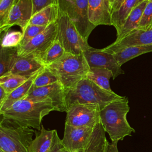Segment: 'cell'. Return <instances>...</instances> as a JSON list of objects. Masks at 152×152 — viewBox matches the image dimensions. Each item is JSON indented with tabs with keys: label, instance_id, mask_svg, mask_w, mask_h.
Segmentation results:
<instances>
[{
	"label": "cell",
	"instance_id": "6da1fadb",
	"mask_svg": "<svg viewBox=\"0 0 152 152\" xmlns=\"http://www.w3.org/2000/svg\"><path fill=\"white\" fill-rule=\"evenodd\" d=\"M55 111L49 99L35 101L23 99L14 103L1 114L2 120L11 124L40 130L43 118Z\"/></svg>",
	"mask_w": 152,
	"mask_h": 152
},
{
	"label": "cell",
	"instance_id": "7a4b0ae2",
	"mask_svg": "<svg viewBox=\"0 0 152 152\" xmlns=\"http://www.w3.org/2000/svg\"><path fill=\"white\" fill-rule=\"evenodd\" d=\"M128 99L125 96L112 101L100 110V122L112 141L123 140L135 132L128 123L126 115L129 111Z\"/></svg>",
	"mask_w": 152,
	"mask_h": 152
},
{
	"label": "cell",
	"instance_id": "3957f363",
	"mask_svg": "<svg viewBox=\"0 0 152 152\" xmlns=\"http://www.w3.org/2000/svg\"><path fill=\"white\" fill-rule=\"evenodd\" d=\"M47 67L56 75L66 91L74 87L81 80L86 78L90 69L83 53L67 52Z\"/></svg>",
	"mask_w": 152,
	"mask_h": 152
},
{
	"label": "cell",
	"instance_id": "277c9868",
	"mask_svg": "<svg viewBox=\"0 0 152 152\" xmlns=\"http://www.w3.org/2000/svg\"><path fill=\"white\" fill-rule=\"evenodd\" d=\"M122 96L97 86L87 78L81 80L76 86L66 91V108L75 103L97 104L100 110L113 100Z\"/></svg>",
	"mask_w": 152,
	"mask_h": 152
},
{
	"label": "cell",
	"instance_id": "5b68a950",
	"mask_svg": "<svg viewBox=\"0 0 152 152\" xmlns=\"http://www.w3.org/2000/svg\"><path fill=\"white\" fill-rule=\"evenodd\" d=\"M35 132L33 128L18 126L1 119L0 150L4 152H32L31 145Z\"/></svg>",
	"mask_w": 152,
	"mask_h": 152
},
{
	"label": "cell",
	"instance_id": "8992f818",
	"mask_svg": "<svg viewBox=\"0 0 152 152\" xmlns=\"http://www.w3.org/2000/svg\"><path fill=\"white\" fill-rule=\"evenodd\" d=\"M56 23V39L63 46L65 52L81 54L91 48L88 45L87 40L81 36L67 14L60 10Z\"/></svg>",
	"mask_w": 152,
	"mask_h": 152
},
{
	"label": "cell",
	"instance_id": "52a82bcc",
	"mask_svg": "<svg viewBox=\"0 0 152 152\" xmlns=\"http://www.w3.org/2000/svg\"><path fill=\"white\" fill-rule=\"evenodd\" d=\"M59 10L67 14L85 39L96 28L88 19V0H59Z\"/></svg>",
	"mask_w": 152,
	"mask_h": 152
},
{
	"label": "cell",
	"instance_id": "ba28073f",
	"mask_svg": "<svg viewBox=\"0 0 152 152\" xmlns=\"http://www.w3.org/2000/svg\"><path fill=\"white\" fill-rule=\"evenodd\" d=\"M100 107L97 104L75 103L68 107L65 124L74 126L94 127L100 119Z\"/></svg>",
	"mask_w": 152,
	"mask_h": 152
},
{
	"label": "cell",
	"instance_id": "9c48e42d",
	"mask_svg": "<svg viewBox=\"0 0 152 152\" xmlns=\"http://www.w3.org/2000/svg\"><path fill=\"white\" fill-rule=\"evenodd\" d=\"M57 34L58 26L56 21L48 26L43 31L25 45L18 46L17 48L18 56L33 55L41 59L46 50L56 39Z\"/></svg>",
	"mask_w": 152,
	"mask_h": 152
},
{
	"label": "cell",
	"instance_id": "30bf717a",
	"mask_svg": "<svg viewBox=\"0 0 152 152\" xmlns=\"http://www.w3.org/2000/svg\"><path fill=\"white\" fill-rule=\"evenodd\" d=\"M66 90L59 81L36 88H31L26 99L35 101L49 99L55 111L65 112L67 110L65 100Z\"/></svg>",
	"mask_w": 152,
	"mask_h": 152
},
{
	"label": "cell",
	"instance_id": "8fae6325",
	"mask_svg": "<svg viewBox=\"0 0 152 152\" xmlns=\"http://www.w3.org/2000/svg\"><path fill=\"white\" fill-rule=\"evenodd\" d=\"M33 14L32 0H18L12 7L7 19L0 26V31L5 33L14 25L18 26L22 31L28 24Z\"/></svg>",
	"mask_w": 152,
	"mask_h": 152
},
{
	"label": "cell",
	"instance_id": "7c38bea8",
	"mask_svg": "<svg viewBox=\"0 0 152 152\" xmlns=\"http://www.w3.org/2000/svg\"><path fill=\"white\" fill-rule=\"evenodd\" d=\"M94 128L65 124L64 137L61 140L63 146L70 151L84 149L91 138Z\"/></svg>",
	"mask_w": 152,
	"mask_h": 152
},
{
	"label": "cell",
	"instance_id": "4fadbf2b",
	"mask_svg": "<svg viewBox=\"0 0 152 152\" xmlns=\"http://www.w3.org/2000/svg\"><path fill=\"white\" fill-rule=\"evenodd\" d=\"M90 68L97 67L106 68L110 70L113 74L114 80L121 74H124V71L117 62L114 56L103 51L102 49H97L91 48L83 53Z\"/></svg>",
	"mask_w": 152,
	"mask_h": 152
},
{
	"label": "cell",
	"instance_id": "5bb4252c",
	"mask_svg": "<svg viewBox=\"0 0 152 152\" xmlns=\"http://www.w3.org/2000/svg\"><path fill=\"white\" fill-rule=\"evenodd\" d=\"M152 45V27L142 30L137 28L118 42H114L111 45L102 49L106 52L113 53L126 47L137 45Z\"/></svg>",
	"mask_w": 152,
	"mask_h": 152
},
{
	"label": "cell",
	"instance_id": "9a60e30c",
	"mask_svg": "<svg viewBox=\"0 0 152 152\" xmlns=\"http://www.w3.org/2000/svg\"><path fill=\"white\" fill-rule=\"evenodd\" d=\"M111 15L107 0H88V19L96 27L99 25L112 26Z\"/></svg>",
	"mask_w": 152,
	"mask_h": 152
},
{
	"label": "cell",
	"instance_id": "2e32d148",
	"mask_svg": "<svg viewBox=\"0 0 152 152\" xmlns=\"http://www.w3.org/2000/svg\"><path fill=\"white\" fill-rule=\"evenodd\" d=\"M46 66L42 59L37 56H18L10 74L30 78Z\"/></svg>",
	"mask_w": 152,
	"mask_h": 152
},
{
	"label": "cell",
	"instance_id": "e0dca14e",
	"mask_svg": "<svg viewBox=\"0 0 152 152\" xmlns=\"http://www.w3.org/2000/svg\"><path fill=\"white\" fill-rule=\"evenodd\" d=\"M148 1H144L137 5L131 11L126 20L121 30L117 33L116 39L115 42H118L126 36L132 31L138 28L143 11Z\"/></svg>",
	"mask_w": 152,
	"mask_h": 152
},
{
	"label": "cell",
	"instance_id": "ac0fdd59",
	"mask_svg": "<svg viewBox=\"0 0 152 152\" xmlns=\"http://www.w3.org/2000/svg\"><path fill=\"white\" fill-rule=\"evenodd\" d=\"M41 71L30 77L24 83H23L22 85L13 90L8 94L4 102L1 104H0L1 115L4 113L6 110H7L9 107H10L14 103L26 97L30 90L32 87L35 78Z\"/></svg>",
	"mask_w": 152,
	"mask_h": 152
},
{
	"label": "cell",
	"instance_id": "d6986e66",
	"mask_svg": "<svg viewBox=\"0 0 152 152\" xmlns=\"http://www.w3.org/2000/svg\"><path fill=\"white\" fill-rule=\"evenodd\" d=\"M102 123L99 122L94 128L91 138L84 149V152H107L109 142Z\"/></svg>",
	"mask_w": 152,
	"mask_h": 152
},
{
	"label": "cell",
	"instance_id": "ffe728a7",
	"mask_svg": "<svg viewBox=\"0 0 152 152\" xmlns=\"http://www.w3.org/2000/svg\"><path fill=\"white\" fill-rule=\"evenodd\" d=\"M59 14V4H51L34 14L28 24L47 27L57 21Z\"/></svg>",
	"mask_w": 152,
	"mask_h": 152
},
{
	"label": "cell",
	"instance_id": "44dd1931",
	"mask_svg": "<svg viewBox=\"0 0 152 152\" xmlns=\"http://www.w3.org/2000/svg\"><path fill=\"white\" fill-rule=\"evenodd\" d=\"M152 52V45H137L126 47L112 53L121 66L125 62L142 54Z\"/></svg>",
	"mask_w": 152,
	"mask_h": 152
},
{
	"label": "cell",
	"instance_id": "7402d4cb",
	"mask_svg": "<svg viewBox=\"0 0 152 152\" xmlns=\"http://www.w3.org/2000/svg\"><path fill=\"white\" fill-rule=\"evenodd\" d=\"M56 131L55 129H46L43 126H42L40 133L38 134L36 132V137L33 140L31 145V151L49 152Z\"/></svg>",
	"mask_w": 152,
	"mask_h": 152
},
{
	"label": "cell",
	"instance_id": "603a6c76",
	"mask_svg": "<svg viewBox=\"0 0 152 152\" xmlns=\"http://www.w3.org/2000/svg\"><path fill=\"white\" fill-rule=\"evenodd\" d=\"M138 1L125 0L117 10L112 13V26H114L117 33L121 30L131 11L137 6Z\"/></svg>",
	"mask_w": 152,
	"mask_h": 152
},
{
	"label": "cell",
	"instance_id": "cb8c5ba5",
	"mask_svg": "<svg viewBox=\"0 0 152 152\" xmlns=\"http://www.w3.org/2000/svg\"><path fill=\"white\" fill-rule=\"evenodd\" d=\"M18 57L17 48H1L0 77L10 74Z\"/></svg>",
	"mask_w": 152,
	"mask_h": 152
},
{
	"label": "cell",
	"instance_id": "d4e9b609",
	"mask_svg": "<svg viewBox=\"0 0 152 152\" xmlns=\"http://www.w3.org/2000/svg\"><path fill=\"white\" fill-rule=\"evenodd\" d=\"M86 78L102 88L109 91H113L110 86V78H113V74L110 70L102 68H90Z\"/></svg>",
	"mask_w": 152,
	"mask_h": 152
},
{
	"label": "cell",
	"instance_id": "484cf974",
	"mask_svg": "<svg viewBox=\"0 0 152 152\" xmlns=\"http://www.w3.org/2000/svg\"><path fill=\"white\" fill-rule=\"evenodd\" d=\"M65 53L63 46L56 39L45 52L41 59L47 66L61 58Z\"/></svg>",
	"mask_w": 152,
	"mask_h": 152
},
{
	"label": "cell",
	"instance_id": "4316f807",
	"mask_svg": "<svg viewBox=\"0 0 152 152\" xmlns=\"http://www.w3.org/2000/svg\"><path fill=\"white\" fill-rule=\"evenodd\" d=\"M28 78L21 75L9 74L0 77V86L10 94L24 83Z\"/></svg>",
	"mask_w": 152,
	"mask_h": 152
},
{
	"label": "cell",
	"instance_id": "83f0119b",
	"mask_svg": "<svg viewBox=\"0 0 152 152\" xmlns=\"http://www.w3.org/2000/svg\"><path fill=\"white\" fill-rule=\"evenodd\" d=\"M58 81H59L56 75L46 66L36 76L31 88L46 86Z\"/></svg>",
	"mask_w": 152,
	"mask_h": 152
},
{
	"label": "cell",
	"instance_id": "f1b7e54d",
	"mask_svg": "<svg viewBox=\"0 0 152 152\" xmlns=\"http://www.w3.org/2000/svg\"><path fill=\"white\" fill-rule=\"evenodd\" d=\"M23 37V33L19 31H8L1 39V48H18Z\"/></svg>",
	"mask_w": 152,
	"mask_h": 152
},
{
	"label": "cell",
	"instance_id": "f546056e",
	"mask_svg": "<svg viewBox=\"0 0 152 152\" xmlns=\"http://www.w3.org/2000/svg\"><path fill=\"white\" fill-rule=\"evenodd\" d=\"M152 27V0H148L143 11L138 28L147 30Z\"/></svg>",
	"mask_w": 152,
	"mask_h": 152
},
{
	"label": "cell",
	"instance_id": "4dcf8cb0",
	"mask_svg": "<svg viewBox=\"0 0 152 152\" xmlns=\"http://www.w3.org/2000/svg\"><path fill=\"white\" fill-rule=\"evenodd\" d=\"M46 27L39 26L33 24H28L23 33V37L19 46H24L27 44L30 40H31L36 36L43 31Z\"/></svg>",
	"mask_w": 152,
	"mask_h": 152
},
{
	"label": "cell",
	"instance_id": "1f68e13d",
	"mask_svg": "<svg viewBox=\"0 0 152 152\" xmlns=\"http://www.w3.org/2000/svg\"><path fill=\"white\" fill-rule=\"evenodd\" d=\"M16 0H0V26L5 22Z\"/></svg>",
	"mask_w": 152,
	"mask_h": 152
},
{
	"label": "cell",
	"instance_id": "d6a6232c",
	"mask_svg": "<svg viewBox=\"0 0 152 152\" xmlns=\"http://www.w3.org/2000/svg\"><path fill=\"white\" fill-rule=\"evenodd\" d=\"M32 2L34 14L49 5L58 4L59 0H32Z\"/></svg>",
	"mask_w": 152,
	"mask_h": 152
},
{
	"label": "cell",
	"instance_id": "836d02e7",
	"mask_svg": "<svg viewBox=\"0 0 152 152\" xmlns=\"http://www.w3.org/2000/svg\"><path fill=\"white\" fill-rule=\"evenodd\" d=\"M63 147L64 146L62 145V141L59 137L57 131H56L54 135L51 148L49 151V152H61Z\"/></svg>",
	"mask_w": 152,
	"mask_h": 152
},
{
	"label": "cell",
	"instance_id": "e575fe53",
	"mask_svg": "<svg viewBox=\"0 0 152 152\" xmlns=\"http://www.w3.org/2000/svg\"><path fill=\"white\" fill-rule=\"evenodd\" d=\"M118 142V141H112L110 144H109L107 152H119Z\"/></svg>",
	"mask_w": 152,
	"mask_h": 152
},
{
	"label": "cell",
	"instance_id": "d590c367",
	"mask_svg": "<svg viewBox=\"0 0 152 152\" xmlns=\"http://www.w3.org/2000/svg\"><path fill=\"white\" fill-rule=\"evenodd\" d=\"M125 1V0H114V2L113 3V4H112V6L111 10H110L111 14L113 11L117 10Z\"/></svg>",
	"mask_w": 152,
	"mask_h": 152
},
{
	"label": "cell",
	"instance_id": "8d00e7d4",
	"mask_svg": "<svg viewBox=\"0 0 152 152\" xmlns=\"http://www.w3.org/2000/svg\"><path fill=\"white\" fill-rule=\"evenodd\" d=\"M8 94H9L1 86H0V104L4 102Z\"/></svg>",
	"mask_w": 152,
	"mask_h": 152
},
{
	"label": "cell",
	"instance_id": "74e56055",
	"mask_svg": "<svg viewBox=\"0 0 152 152\" xmlns=\"http://www.w3.org/2000/svg\"><path fill=\"white\" fill-rule=\"evenodd\" d=\"M61 152H84V149H80L78 150H77L75 151H70L69 150H68L66 148H65L64 147L62 148Z\"/></svg>",
	"mask_w": 152,
	"mask_h": 152
},
{
	"label": "cell",
	"instance_id": "f35d334b",
	"mask_svg": "<svg viewBox=\"0 0 152 152\" xmlns=\"http://www.w3.org/2000/svg\"><path fill=\"white\" fill-rule=\"evenodd\" d=\"M107 2L109 4V7H110V10H111V7L112 6V4L114 2V0H107ZM111 12V11H110Z\"/></svg>",
	"mask_w": 152,
	"mask_h": 152
},
{
	"label": "cell",
	"instance_id": "ab89813d",
	"mask_svg": "<svg viewBox=\"0 0 152 152\" xmlns=\"http://www.w3.org/2000/svg\"><path fill=\"white\" fill-rule=\"evenodd\" d=\"M144 1H148V0H138V2H137V5L140 4V3H141L142 2Z\"/></svg>",
	"mask_w": 152,
	"mask_h": 152
},
{
	"label": "cell",
	"instance_id": "60d3db41",
	"mask_svg": "<svg viewBox=\"0 0 152 152\" xmlns=\"http://www.w3.org/2000/svg\"><path fill=\"white\" fill-rule=\"evenodd\" d=\"M0 152H4V151H2L1 150H0Z\"/></svg>",
	"mask_w": 152,
	"mask_h": 152
},
{
	"label": "cell",
	"instance_id": "b9f144b4",
	"mask_svg": "<svg viewBox=\"0 0 152 152\" xmlns=\"http://www.w3.org/2000/svg\"><path fill=\"white\" fill-rule=\"evenodd\" d=\"M17 1H18V0H16V2H17Z\"/></svg>",
	"mask_w": 152,
	"mask_h": 152
}]
</instances>
